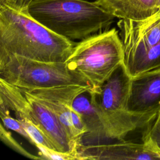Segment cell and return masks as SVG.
I'll list each match as a JSON object with an SVG mask.
<instances>
[{
	"mask_svg": "<svg viewBox=\"0 0 160 160\" xmlns=\"http://www.w3.org/2000/svg\"><path fill=\"white\" fill-rule=\"evenodd\" d=\"M75 42L52 32L29 13L0 2V58L18 55L46 62H65Z\"/></svg>",
	"mask_w": 160,
	"mask_h": 160,
	"instance_id": "6da1fadb",
	"label": "cell"
},
{
	"mask_svg": "<svg viewBox=\"0 0 160 160\" xmlns=\"http://www.w3.org/2000/svg\"><path fill=\"white\" fill-rule=\"evenodd\" d=\"M28 10L46 28L73 42L108 29L116 18L86 0H34Z\"/></svg>",
	"mask_w": 160,
	"mask_h": 160,
	"instance_id": "7a4b0ae2",
	"label": "cell"
},
{
	"mask_svg": "<svg viewBox=\"0 0 160 160\" xmlns=\"http://www.w3.org/2000/svg\"><path fill=\"white\" fill-rule=\"evenodd\" d=\"M123 61L119 31L111 28L76 42L65 63L71 71L88 83L91 91L98 93Z\"/></svg>",
	"mask_w": 160,
	"mask_h": 160,
	"instance_id": "3957f363",
	"label": "cell"
},
{
	"mask_svg": "<svg viewBox=\"0 0 160 160\" xmlns=\"http://www.w3.org/2000/svg\"><path fill=\"white\" fill-rule=\"evenodd\" d=\"M117 24L129 76L160 68V10L144 20L120 19Z\"/></svg>",
	"mask_w": 160,
	"mask_h": 160,
	"instance_id": "277c9868",
	"label": "cell"
},
{
	"mask_svg": "<svg viewBox=\"0 0 160 160\" xmlns=\"http://www.w3.org/2000/svg\"><path fill=\"white\" fill-rule=\"evenodd\" d=\"M0 79L26 90L66 85L90 87L82 77L71 71L65 62L41 61L18 55L0 58Z\"/></svg>",
	"mask_w": 160,
	"mask_h": 160,
	"instance_id": "5b68a950",
	"label": "cell"
},
{
	"mask_svg": "<svg viewBox=\"0 0 160 160\" xmlns=\"http://www.w3.org/2000/svg\"><path fill=\"white\" fill-rule=\"evenodd\" d=\"M131 80L122 64L102 84L98 93L91 91L112 141L123 140L128 134L140 128L138 119L128 111Z\"/></svg>",
	"mask_w": 160,
	"mask_h": 160,
	"instance_id": "8992f818",
	"label": "cell"
},
{
	"mask_svg": "<svg viewBox=\"0 0 160 160\" xmlns=\"http://www.w3.org/2000/svg\"><path fill=\"white\" fill-rule=\"evenodd\" d=\"M128 111L138 119L140 128L160 111V68L131 78Z\"/></svg>",
	"mask_w": 160,
	"mask_h": 160,
	"instance_id": "52a82bcc",
	"label": "cell"
},
{
	"mask_svg": "<svg viewBox=\"0 0 160 160\" xmlns=\"http://www.w3.org/2000/svg\"><path fill=\"white\" fill-rule=\"evenodd\" d=\"M79 160L160 159V152L147 138L142 143L120 140L96 145H81L78 148Z\"/></svg>",
	"mask_w": 160,
	"mask_h": 160,
	"instance_id": "ba28073f",
	"label": "cell"
},
{
	"mask_svg": "<svg viewBox=\"0 0 160 160\" xmlns=\"http://www.w3.org/2000/svg\"><path fill=\"white\" fill-rule=\"evenodd\" d=\"M89 89H91L89 86L66 85L49 88L23 90L29 92L46 104L55 115L71 142L78 149L79 147V144L72 122L71 110L76 98Z\"/></svg>",
	"mask_w": 160,
	"mask_h": 160,
	"instance_id": "9c48e42d",
	"label": "cell"
},
{
	"mask_svg": "<svg viewBox=\"0 0 160 160\" xmlns=\"http://www.w3.org/2000/svg\"><path fill=\"white\" fill-rule=\"evenodd\" d=\"M21 89L28 101L31 121L51 141L56 150L59 152L74 154L79 157L78 149L72 144L67 133L51 111L41 99L29 92Z\"/></svg>",
	"mask_w": 160,
	"mask_h": 160,
	"instance_id": "30bf717a",
	"label": "cell"
},
{
	"mask_svg": "<svg viewBox=\"0 0 160 160\" xmlns=\"http://www.w3.org/2000/svg\"><path fill=\"white\" fill-rule=\"evenodd\" d=\"M90 90L78 95L72 104V108L80 113L86 127V132L82 138L81 145L110 142L112 140L98 111Z\"/></svg>",
	"mask_w": 160,
	"mask_h": 160,
	"instance_id": "8fae6325",
	"label": "cell"
},
{
	"mask_svg": "<svg viewBox=\"0 0 160 160\" xmlns=\"http://www.w3.org/2000/svg\"><path fill=\"white\" fill-rule=\"evenodd\" d=\"M94 2L119 19L141 21L160 10L159 0H96Z\"/></svg>",
	"mask_w": 160,
	"mask_h": 160,
	"instance_id": "7c38bea8",
	"label": "cell"
},
{
	"mask_svg": "<svg viewBox=\"0 0 160 160\" xmlns=\"http://www.w3.org/2000/svg\"><path fill=\"white\" fill-rule=\"evenodd\" d=\"M0 117L1 119V124L7 128L15 131L20 136L23 137L26 141H28L32 146H35V143L26 131V130L22 126L21 122L16 118L12 117L9 114V110L0 105Z\"/></svg>",
	"mask_w": 160,
	"mask_h": 160,
	"instance_id": "4fadbf2b",
	"label": "cell"
},
{
	"mask_svg": "<svg viewBox=\"0 0 160 160\" xmlns=\"http://www.w3.org/2000/svg\"><path fill=\"white\" fill-rule=\"evenodd\" d=\"M22 124L24 128L28 132L36 145H41L49 149L56 150L51 141L44 134V132L31 121L27 119H18Z\"/></svg>",
	"mask_w": 160,
	"mask_h": 160,
	"instance_id": "5bb4252c",
	"label": "cell"
},
{
	"mask_svg": "<svg viewBox=\"0 0 160 160\" xmlns=\"http://www.w3.org/2000/svg\"><path fill=\"white\" fill-rule=\"evenodd\" d=\"M2 124H0V138L2 142H4L6 146L10 148L11 149L14 150L16 152L28 158L32 159H42V158L38 155L35 156L26 151L23 148L12 136L11 133L8 131Z\"/></svg>",
	"mask_w": 160,
	"mask_h": 160,
	"instance_id": "9a60e30c",
	"label": "cell"
},
{
	"mask_svg": "<svg viewBox=\"0 0 160 160\" xmlns=\"http://www.w3.org/2000/svg\"><path fill=\"white\" fill-rule=\"evenodd\" d=\"M35 147L42 160H79V157L74 154L59 152L41 145H36Z\"/></svg>",
	"mask_w": 160,
	"mask_h": 160,
	"instance_id": "2e32d148",
	"label": "cell"
},
{
	"mask_svg": "<svg viewBox=\"0 0 160 160\" xmlns=\"http://www.w3.org/2000/svg\"><path fill=\"white\" fill-rule=\"evenodd\" d=\"M147 124V128L143 132L142 137L148 138L160 152V111Z\"/></svg>",
	"mask_w": 160,
	"mask_h": 160,
	"instance_id": "e0dca14e",
	"label": "cell"
},
{
	"mask_svg": "<svg viewBox=\"0 0 160 160\" xmlns=\"http://www.w3.org/2000/svg\"><path fill=\"white\" fill-rule=\"evenodd\" d=\"M34 1V0H0V2H5L14 9L24 10L28 9L29 6Z\"/></svg>",
	"mask_w": 160,
	"mask_h": 160,
	"instance_id": "ac0fdd59",
	"label": "cell"
},
{
	"mask_svg": "<svg viewBox=\"0 0 160 160\" xmlns=\"http://www.w3.org/2000/svg\"><path fill=\"white\" fill-rule=\"evenodd\" d=\"M159 4H160V0H159Z\"/></svg>",
	"mask_w": 160,
	"mask_h": 160,
	"instance_id": "d6986e66",
	"label": "cell"
}]
</instances>
